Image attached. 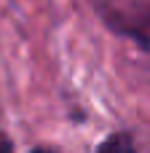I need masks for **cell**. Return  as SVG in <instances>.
Segmentation results:
<instances>
[{"label":"cell","mask_w":150,"mask_h":153,"mask_svg":"<svg viewBox=\"0 0 150 153\" xmlns=\"http://www.w3.org/2000/svg\"><path fill=\"white\" fill-rule=\"evenodd\" d=\"M102 11V19L107 22L110 30L121 32L123 38H132L134 43H140L145 51H150V3H115V0H105L97 3Z\"/></svg>","instance_id":"1"},{"label":"cell","mask_w":150,"mask_h":153,"mask_svg":"<svg viewBox=\"0 0 150 153\" xmlns=\"http://www.w3.org/2000/svg\"><path fill=\"white\" fill-rule=\"evenodd\" d=\"M134 148V143H132V137L129 134H115V137H110V140H105L102 145H99V151H132Z\"/></svg>","instance_id":"2"}]
</instances>
